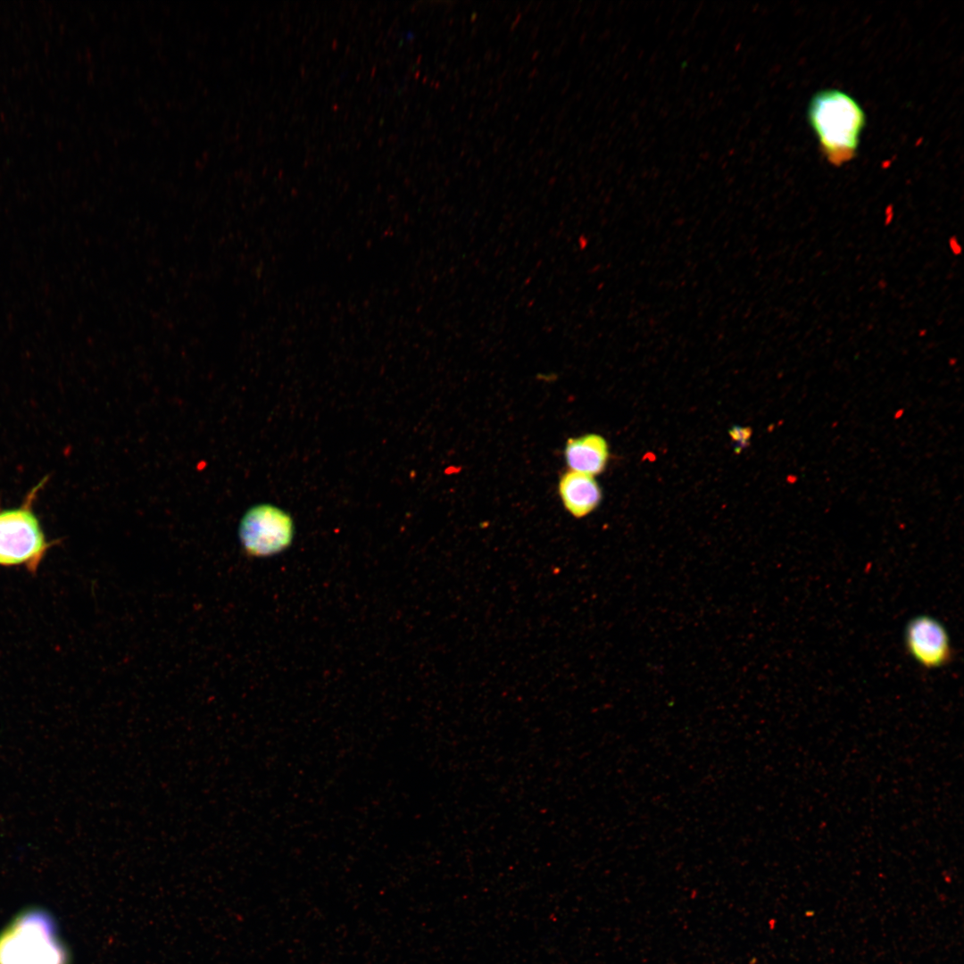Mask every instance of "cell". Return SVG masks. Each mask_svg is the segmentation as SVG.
<instances>
[{
  "mask_svg": "<svg viewBox=\"0 0 964 964\" xmlns=\"http://www.w3.org/2000/svg\"><path fill=\"white\" fill-rule=\"evenodd\" d=\"M893 217H894L893 206L892 204H890V205L886 206V208L885 210L884 225L885 226H889L890 224H892V222L893 220Z\"/></svg>",
  "mask_w": 964,
  "mask_h": 964,
  "instance_id": "30bf717a",
  "label": "cell"
},
{
  "mask_svg": "<svg viewBox=\"0 0 964 964\" xmlns=\"http://www.w3.org/2000/svg\"><path fill=\"white\" fill-rule=\"evenodd\" d=\"M292 518L278 507L259 504L249 509L239 526V537L251 556H269L279 553L292 542Z\"/></svg>",
  "mask_w": 964,
  "mask_h": 964,
  "instance_id": "277c9868",
  "label": "cell"
},
{
  "mask_svg": "<svg viewBox=\"0 0 964 964\" xmlns=\"http://www.w3.org/2000/svg\"><path fill=\"white\" fill-rule=\"evenodd\" d=\"M927 330L926 328H921L918 331V336L919 337H925L927 335Z\"/></svg>",
  "mask_w": 964,
  "mask_h": 964,
  "instance_id": "8fae6325",
  "label": "cell"
},
{
  "mask_svg": "<svg viewBox=\"0 0 964 964\" xmlns=\"http://www.w3.org/2000/svg\"><path fill=\"white\" fill-rule=\"evenodd\" d=\"M904 641L910 655L924 669H938L952 660L948 632L932 616L918 615L911 619L905 628Z\"/></svg>",
  "mask_w": 964,
  "mask_h": 964,
  "instance_id": "5b68a950",
  "label": "cell"
},
{
  "mask_svg": "<svg viewBox=\"0 0 964 964\" xmlns=\"http://www.w3.org/2000/svg\"><path fill=\"white\" fill-rule=\"evenodd\" d=\"M808 119L830 163L842 165L856 155L865 114L850 95L837 89L818 92L809 104Z\"/></svg>",
  "mask_w": 964,
  "mask_h": 964,
  "instance_id": "6da1fadb",
  "label": "cell"
},
{
  "mask_svg": "<svg viewBox=\"0 0 964 964\" xmlns=\"http://www.w3.org/2000/svg\"><path fill=\"white\" fill-rule=\"evenodd\" d=\"M569 470L591 476L602 472L609 459V447L603 436L586 434L568 439L564 448Z\"/></svg>",
  "mask_w": 964,
  "mask_h": 964,
  "instance_id": "52a82bcc",
  "label": "cell"
},
{
  "mask_svg": "<svg viewBox=\"0 0 964 964\" xmlns=\"http://www.w3.org/2000/svg\"><path fill=\"white\" fill-rule=\"evenodd\" d=\"M948 246L953 255L960 256L961 254L962 246L955 235H952L949 237Z\"/></svg>",
  "mask_w": 964,
  "mask_h": 964,
  "instance_id": "9c48e42d",
  "label": "cell"
},
{
  "mask_svg": "<svg viewBox=\"0 0 964 964\" xmlns=\"http://www.w3.org/2000/svg\"><path fill=\"white\" fill-rule=\"evenodd\" d=\"M48 478L41 479L17 507H0V566H24L35 574L47 551L48 541L34 511V503Z\"/></svg>",
  "mask_w": 964,
  "mask_h": 964,
  "instance_id": "7a4b0ae2",
  "label": "cell"
},
{
  "mask_svg": "<svg viewBox=\"0 0 964 964\" xmlns=\"http://www.w3.org/2000/svg\"><path fill=\"white\" fill-rule=\"evenodd\" d=\"M729 435L736 445V448H744L748 445L752 436V429L746 427H734Z\"/></svg>",
  "mask_w": 964,
  "mask_h": 964,
  "instance_id": "ba28073f",
  "label": "cell"
},
{
  "mask_svg": "<svg viewBox=\"0 0 964 964\" xmlns=\"http://www.w3.org/2000/svg\"><path fill=\"white\" fill-rule=\"evenodd\" d=\"M0 964H67L49 916L32 910L17 917L0 935Z\"/></svg>",
  "mask_w": 964,
  "mask_h": 964,
  "instance_id": "3957f363",
  "label": "cell"
},
{
  "mask_svg": "<svg viewBox=\"0 0 964 964\" xmlns=\"http://www.w3.org/2000/svg\"><path fill=\"white\" fill-rule=\"evenodd\" d=\"M558 491L564 508L574 517L591 513L602 500V491L594 476L569 470L559 481Z\"/></svg>",
  "mask_w": 964,
  "mask_h": 964,
  "instance_id": "8992f818",
  "label": "cell"
}]
</instances>
